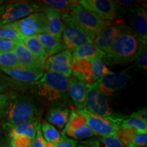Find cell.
<instances>
[{
    "label": "cell",
    "mask_w": 147,
    "mask_h": 147,
    "mask_svg": "<svg viewBox=\"0 0 147 147\" xmlns=\"http://www.w3.org/2000/svg\"><path fill=\"white\" fill-rule=\"evenodd\" d=\"M34 92L53 106L64 107L68 100V79L60 74L47 71L38 81L31 84Z\"/></svg>",
    "instance_id": "1"
},
{
    "label": "cell",
    "mask_w": 147,
    "mask_h": 147,
    "mask_svg": "<svg viewBox=\"0 0 147 147\" xmlns=\"http://www.w3.org/2000/svg\"><path fill=\"white\" fill-rule=\"evenodd\" d=\"M140 42L131 28L123 25L103 61L109 65H125L136 60Z\"/></svg>",
    "instance_id": "2"
},
{
    "label": "cell",
    "mask_w": 147,
    "mask_h": 147,
    "mask_svg": "<svg viewBox=\"0 0 147 147\" xmlns=\"http://www.w3.org/2000/svg\"><path fill=\"white\" fill-rule=\"evenodd\" d=\"M76 25L93 40L106 27L111 25V21L100 18L93 12L86 10L79 4L78 1L73 5L69 12Z\"/></svg>",
    "instance_id": "3"
},
{
    "label": "cell",
    "mask_w": 147,
    "mask_h": 147,
    "mask_svg": "<svg viewBox=\"0 0 147 147\" xmlns=\"http://www.w3.org/2000/svg\"><path fill=\"white\" fill-rule=\"evenodd\" d=\"M37 107L30 98L21 95H10L5 113L7 123L21 124L36 118Z\"/></svg>",
    "instance_id": "4"
},
{
    "label": "cell",
    "mask_w": 147,
    "mask_h": 147,
    "mask_svg": "<svg viewBox=\"0 0 147 147\" xmlns=\"http://www.w3.org/2000/svg\"><path fill=\"white\" fill-rule=\"evenodd\" d=\"M85 108L92 115L108 119L119 125L125 119L123 116H119L114 113L105 95L90 86H87Z\"/></svg>",
    "instance_id": "5"
},
{
    "label": "cell",
    "mask_w": 147,
    "mask_h": 147,
    "mask_svg": "<svg viewBox=\"0 0 147 147\" xmlns=\"http://www.w3.org/2000/svg\"><path fill=\"white\" fill-rule=\"evenodd\" d=\"M61 20L64 23L63 42L67 51L70 52L82 46L93 44V40L74 22L68 12H61Z\"/></svg>",
    "instance_id": "6"
},
{
    "label": "cell",
    "mask_w": 147,
    "mask_h": 147,
    "mask_svg": "<svg viewBox=\"0 0 147 147\" xmlns=\"http://www.w3.org/2000/svg\"><path fill=\"white\" fill-rule=\"evenodd\" d=\"M38 12H41V6L36 2L23 1L6 3L0 15V27L14 23Z\"/></svg>",
    "instance_id": "7"
},
{
    "label": "cell",
    "mask_w": 147,
    "mask_h": 147,
    "mask_svg": "<svg viewBox=\"0 0 147 147\" xmlns=\"http://www.w3.org/2000/svg\"><path fill=\"white\" fill-rule=\"evenodd\" d=\"M131 79V76L126 71H111L97 80L90 87L98 90L105 96H113L123 89Z\"/></svg>",
    "instance_id": "8"
},
{
    "label": "cell",
    "mask_w": 147,
    "mask_h": 147,
    "mask_svg": "<svg viewBox=\"0 0 147 147\" xmlns=\"http://www.w3.org/2000/svg\"><path fill=\"white\" fill-rule=\"evenodd\" d=\"M12 23L23 36H36L47 33V17L43 12L31 14Z\"/></svg>",
    "instance_id": "9"
},
{
    "label": "cell",
    "mask_w": 147,
    "mask_h": 147,
    "mask_svg": "<svg viewBox=\"0 0 147 147\" xmlns=\"http://www.w3.org/2000/svg\"><path fill=\"white\" fill-rule=\"evenodd\" d=\"M79 112L85 118L88 127L95 136H116L117 129L119 128L118 124L108 119L92 115L86 110V108L80 110Z\"/></svg>",
    "instance_id": "10"
},
{
    "label": "cell",
    "mask_w": 147,
    "mask_h": 147,
    "mask_svg": "<svg viewBox=\"0 0 147 147\" xmlns=\"http://www.w3.org/2000/svg\"><path fill=\"white\" fill-rule=\"evenodd\" d=\"M72 62L73 57L71 52L65 50L48 57L46 61L45 69L60 74L68 79L72 74Z\"/></svg>",
    "instance_id": "11"
},
{
    "label": "cell",
    "mask_w": 147,
    "mask_h": 147,
    "mask_svg": "<svg viewBox=\"0 0 147 147\" xmlns=\"http://www.w3.org/2000/svg\"><path fill=\"white\" fill-rule=\"evenodd\" d=\"M79 4L100 18L113 21L117 16V3L111 0H80Z\"/></svg>",
    "instance_id": "12"
},
{
    "label": "cell",
    "mask_w": 147,
    "mask_h": 147,
    "mask_svg": "<svg viewBox=\"0 0 147 147\" xmlns=\"http://www.w3.org/2000/svg\"><path fill=\"white\" fill-rule=\"evenodd\" d=\"M68 94L77 110H82L86 108L87 85L74 76L68 80Z\"/></svg>",
    "instance_id": "13"
},
{
    "label": "cell",
    "mask_w": 147,
    "mask_h": 147,
    "mask_svg": "<svg viewBox=\"0 0 147 147\" xmlns=\"http://www.w3.org/2000/svg\"><path fill=\"white\" fill-rule=\"evenodd\" d=\"M41 12H45L47 17V33L51 36L61 38L64 23L61 20V12L49 7L41 6Z\"/></svg>",
    "instance_id": "14"
},
{
    "label": "cell",
    "mask_w": 147,
    "mask_h": 147,
    "mask_svg": "<svg viewBox=\"0 0 147 147\" xmlns=\"http://www.w3.org/2000/svg\"><path fill=\"white\" fill-rule=\"evenodd\" d=\"M11 78L17 81L25 82V83H34L39 80L45 74L43 69H27L25 67L20 68H0Z\"/></svg>",
    "instance_id": "15"
},
{
    "label": "cell",
    "mask_w": 147,
    "mask_h": 147,
    "mask_svg": "<svg viewBox=\"0 0 147 147\" xmlns=\"http://www.w3.org/2000/svg\"><path fill=\"white\" fill-rule=\"evenodd\" d=\"M131 30L140 42L147 43V12L143 7H137L132 14Z\"/></svg>",
    "instance_id": "16"
},
{
    "label": "cell",
    "mask_w": 147,
    "mask_h": 147,
    "mask_svg": "<svg viewBox=\"0 0 147 147\" xmlns=\"http://www.w3.org/2000/svg\"><path fill=\"white\" fill-rule=\"evenodd\" d=\"M123 24L110 25L102 30L93 40V45L106 54L109 52L114 40L121 32Z\"/></svg>",
    "instance_id": "17"
},
{
    "label": "cell",
    "mask_w": 147,
    "mask_h": 147,
    "mask_svg": "<svg viewBox=\"0 0 147 147\" xmlns=\"http://www.w3.org/2000/svg\"><path fill=\"white\" fill-rule=\"evenodd\" d=\"M39 124H40L39 120L36 117L21 124L11 125L6 123L3 125V128L8 131L9 136L11 138L16 136H25L34 140L36 135L37 127Z\"/></svg>",
    "instance_id": "18"
},
{
    "label": "cell",
    "mask_w": 147,
    "mask_h": 147,
    "mask_svg": "<svg viewBox=\"0 0 147 147\" xmlns=\"http://www.w3.org/2000/svg\"><path fill=\"white\" fill-rule=\"evenodd\" d=\"M71 69L73 76L83 82L87 86L91 85L95 82L91 61L73 58Z\"/></svg>",
    "instance_id": "19"
},
{
    "label": "cell",
    "mask_w": 147,
    "mask_h": 147,
    "mask_svg": "<svg viewBox=\"0 0 147 147\" xmlns=\"http://www.w3.org/2000/svg\"><path fill=\"white\" fill-rule=\"evenodd\" d=\"M13 52L22 67L27 69H43L45 70V64L37 59L22 44L18 43Z\"/></svg>",
    "instance_id": "20"
},
{
    "label": "cell",
    "mask_w": 147,
    "mask_h": 147,
    "mask_svg": "<svg viewBox=\"0 0 147 147\" xmlns=\"http://www.w3.org/2000/svg\"><path fill=\"white\" fill-rule=\"evenodd\" d=\"M36 37L41 43L49 57L66 50L65 46L61 38L51 36L47 33L39 34Z\"/></svg>",
    "instance_id": "21"
},
{
    "label": "cell",
    "mask_w": 147,
    "mask_h": 147,
    "mask_svg": "<svg viewBox=\"0 0 147 147\" xmlns=\"http://www.w3.org/2000/svg\"><path fill=\"white\" fill-rule=\"evenodd\" d=\"M74 59L91 61L95 59L102 60L105 57L106 53L98 49L93 44L86 45L80 47L72 51Z\"/></svg>",
    "instance_id": "22"
},
{
    "label": "cell",
    "mask_w": 147,
    "mask_h": 147,
    "mask_svg": "<svg viewBox=\"0 0 147 147\" xmlns=\"http://www.w3.org/2000/svg\"><path fill=\"white\" fill-rule=\"evenodd\" d=\"M37 59L45 65L48 55L36 36H23L21 43Z\"/></svg>",
    "instance_id": "23"
},
{
    "label": "cell",
    "mask_w": 147,
    "mask_h": 147,
    "mask_svg": "<svg viewBox=\"0 0 147 147\" xmlns=\"http://www.w3.org/2000/svg\"><path fill=\"white\" fill-rule=\"evenodd\" d=\"M69 111L67 108L59 106H53L48 111L47 119L51 124L55 125L59 129L65 127L69 119Z\"/></svg>",
    "instance_id": "24"
},
{
    "label": "cell",
    "mask_w": 147,
    "mask_h": 147,
    "mask_svg": "<svg viewBox=\"0 0 147 147\" xmlns=\"http://www.w3.org/2000/svg\"><path fill=\"white\" fill-rule=\"evenodd\" d=\"M83 144L87 147H124L123 144L115 136H100L85 141Z\"/></svg>",
    "instance_id": "25"
},
{
    "label": "cell",
    "mask_w": 147,
    "mask_h": 147,
    "mask_svg": "<svg viewBox=\"0 0 147 147\" xmlns=\"http://www.w3.org/2000/svg\"><path fill=\"white\" fill-rule=\"evenodd\" d=\"M23 36L18 32L17 28L13 23L7 24L0 27V38L1 39L11 40L16 43H21Z\"/></svg>",
    "instance_id": "26"
},
{
    "label": "cell",
    "mask_w": 147,
    "mask_h": 147,
    "mask_svg": "<svg viewBox=\"0 0 147 147\" xmlns=\"http://www.w3.org/2000/svg\"><path fill=\"white\" fill-rule=\"evenodd\" d=\"M61 135L72 138L74 139L82 140L95 136V134L90 129L88 125L84 126L78 129H70L65 127Z\"/></svg>",
    "instance_id": "27"
},
{
    "label": "cell",
    "mask_w": 147,
    "mask_h": 147,
    "mask_svg": "<svg viewBox=\"0 0 147 147\" xmlns=\"http://www.w3.org/2000/svg\"><path fill=\"white\" fill-rule=\"evenodd\" d=\"M119 127L123 129H131L138 134H147V123L141 119L129 117L124 119L120 123Z\"/></svg>",
    "instance_id": "28"
},
{
    "label": "cell",
    "mask_w": 147,
    "mask_h": 147,
    "mask_svg": "<svg viewBox=\"0 0 147 147\" xmlns=\"http://www.w3.org/2000/svg\"><path fill=\"white\" fill-rule=\"evenodd\" d=\"M41 130L44 138L47 142L57 144L60 140L59 132L56 128L49 123L44 121L41 125Z\"/></svg>",
    "instance_id": "29"
},
{
    "label": "cell",
    "mask_w": 147,
    "mask_h": 147,
    "mask_svg": "<svg viewBox=\"0 0 147 147\" xmlns=\"http://www.w3.org/2000/svg\"><path fill=\"white\" fill-rule=\"evenodd\" d=\"M23 67L18 63L13 51L0 53V68H20Z\"/></svg>",
    "instance_id": "30"
},
{
    "label": "cell",
    "mask_w": 147,
    "mask_h": 147,
    "mask_svg": "<svg viewBox=\"0 0 147 147\" xmlns=\"http://www.w3.org/2000/svg\"><path fill=\"white\" fill-rule=\"evenodd\" d=\"M87 125V121L82 114L76 108H71L69 119L65 127L70 129H78Z\"/></svg>",
    "instance_id": "31"
},
{
    "label": "cell",
    "mask_w": 147,
    "mask_h": 147,
    "mask_svg": "<svg viewBox=\"0 0 147 147\" xmlns=\"http://www.w3.org/2000/svg\"><path fill=\"white\" fill-rule=\"evenodd\" d=\"M44 5L49 8L56 9L61 12H69L73 5L77 1H69V0H45L42 1Z\"/></svg>",
    "instance_id": "32"
},
{
    "label": "cell",
    "mask_w": 147,
    "mask_h": 147,
    "mask_svg": "<svg viewBox=\"0 0 147 147\" xmlns=\"http://www.w3.org/2000/svg\"><path fill=\"white\" fill-rule=\"evenodd\" d=\"M91 63L92 68H93V78H94L95 82H96L97 80L102 78L104 75L111 72V71L108 69L102 60L95 59L91 60Z\"/></svg>",
    "instance_id": "33"
},
{
    "label": "cell",
    "mask_w": 147,
    "mask_h": 147,
    "mask_svg": "<svg viewBox=\"0 0 147 147\" xmlns=\"http://www.w3.org/2000/svg\"><path fill=\"white\" fill-rule=\"evenodd\" d=\"M138 134L135 130L131 129H123L119 127L116 133V138L120 140V142L123 144L124 146L127 147L134 137Z\"/></svg>",
    "instance_id": "34"
},
{
    "label": "cell",
    "mask_w": 147,
    "mask_h": 147,
    "mask_svg": "<svg viewBox=\"0 0 147 147\" xmlns=\"http://www.w3.org/2000/svg\"><path fill=\"white\" fill-rule=\"evenodd\" d=\"M136 65L140 69L146 71L147 69V45L146 43L140 42L138 50Z\"/></svg>",
    "instance_id": "35"
},
{
    "label": "cell",
    "mask_w": 147,
    "mask_h": 147,
    "mask_svg": "<svg viewBox=\"0 0 147 147\" xmlns=\"http://www.w3.org/2000/svg\"><path fill=\"white\" fill-rule=\"evenodd\" d=\"M32 140L25 136H16L10 141V145L14 147H32Z\"/></svg>",
    "instance_id": "36"
},
{
    "label": "cell",
    "mask_w": 147,
    "mask_h": 147,
    "mask_svg": "<svg viewBox=\"0 0 147 147\" xmlns=\"http://www.w3.org/2000/svg\"><path fill=\"white\" fill-rule=\"evenodd\" d=\"M147 144V134H138L127 147H144Z\"/></svg>",
    "instance_id": "37"
},
{
    "label": "cell",
    "mask_w": 147,
    "mask_h": 147,
    "mask_svg": "<svg viewBox=\"0 0 147 147\" xmlns=\"http://www.w3.org/2000/svg\"><path fill=\"white\" fill-rule=\"evenodd\" d=\"M47 141L44 138L41 130V124L38 125L37 127L36 135L32 143V147H45Z\"/></svg>",
    "instance_id": "38"
},
{
    "label": "cell",
    "mask_w": 147,
    "mask_h": 147,
    "mask_svg": "<svg viewBox=\"0 0 147 147\" xmlns=\"http://www.w3.org/2000/svg\"><path fill=\"white\" fill-rule=\"evenodd\" d=\"M18 43L11 40L1 39L0 38V53L11 52L13 51Z\"/></svg>",
    "instance_id": "39"
},
{
    "label": "cell",
    "mask_w": 147,
    "mask_h": 147,
    "mask_svg": "<svg viewBox=\"0 0 147 147\" xmlns=\"http://www.w3.org/2000/svg\"><path fill=\"white\" fill-rule=\"evenodd\" d=\"M78 144L76 140L70 139L65 136L61 135L60 140L55 144V147H76Z\"/></svg>",
    "instance_id": "40"
},
{
    "label": "cell",
    "mask_w": 147,
    "mask_h": 147,
    "mask_svg": "<svg viewBox=\"0 0 147 147\" xmlns=\"http://www.w3.org/2000/svg\"><path fill=\"white\" fill-rule=\"evenodd\" d=\"M10 95L0 94V119L4 117Z\"/></svg>",
    "instance_id": "41"
},
{
    "label": "cell",
    "mask_w": 147,
    "mask_h": 147,
    "mask_svg": "<svg viewBox=\"0 0 147 147\" xmlns=\"http://www.w3.org/2000/svg\"><path fill=\"white\" fill-rule=\"evenodd\" d=\"M130 117H134V118H137L141 120L144 121L145 123H147V111L146 108H143L142 109L139 110L136 113H132Z\"/></svg>",
    "instance_id": "42"
},
{
    "label": "cell",
    "mask_w": 147,
    "mask_h": 147,
    "mask_svg": "<svg viewBox=\"0 0 147 147\" xmlns=\"http://www.w3.org/2000/svg\"><path fill=\"white\" fill-rule=\"evenodd\" d=\"M117 3L122 5H129L134 3V1H117Z\"/></svg>",
    "instance_id": "43"
},
{
    "label": "cell",
    "mask_w": 147,
    "mask_h": 147,
    "mask_svg": "<svg viewBox=\"0 0 147 147\" xmlns=\"http://www.w3.org/2000/svg\"><path fill=\"white\" fill-rule=\"evenodd\" d=\"M5 4H6V3L3 2V1H0V15H1V14L3 12V10H4Z\"/></svg>",
    "instance_id": "44"
},
{
    "label": "cell",
    "mask_w": 147,
    "mask_h": 147,
    "mask_svg": "<svg viewBox=\"0 0 147 147\" xmlns=\"http://www.w3.org/2000/svg\"><path fill=\"white\" fill-rule=\"evenodd\" d=\"M55 144H53V143H51L49 142H47L45 144V147H55Z\"/></svg>",
    "instance_id": "45"
},
{
    "label": "cell",
    "mask_w": 147,
    "mask_h": 147,
    "mask_svg": "<svg viewBox=\"0 0 147 147\" xmlns=\"http://www.w3.org/2000/svg\"><path fill=\"white\" fill-rule=\"evenodd\" d=\"M77 147H87V146H86L84 144H80V145H78Z\"/></svg>",
    "instance_id": "46"
},
{
    "label": "cell",
    "mask_w": 147,
    "mask_h": 147,
    "mask_svg": "<svg viewBox=\"0 0 147 147\" xmlns=\"http://www.w3.org/2000/svg\"><path fill=\"white\" fill-rule=\"evenodd\" d=\"M1 139V128H0V140Z\"/></svg>",
    "instance_id": "47"
},
{
    "label": "cell",
    "mask_w": 147,
    "mask_h": 147,
    "mask_svg": "<svg viewBox=\"0 0 147 147\" xmlns=\"http://www.w3.org/2000/svg\"><path fill=\"white\" fill-rule=\"evenodd\" d=\"M8 147H14V146H12V145H10V146H8Z\"/></svg>",
    "instance_id": "48"
},
{
    "label": "cell",
    "mask_w": 147,
    "mask_h": 147,
    "mask_svg": "<svg viewBox=\"0 0 147 147\" xmlns=\"http://www.w3.org/2000/svg\"><path fill=\"white\" fill-rule=\"evenodd\" d=\"M0 73H1V70H0Z\"/></svg>",
    "instance_id": "49"
}]
</instances>
